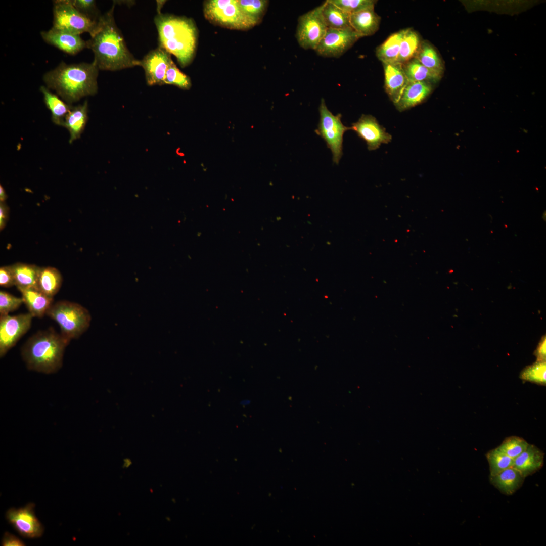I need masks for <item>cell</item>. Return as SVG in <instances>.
I'll use <instances>...</instances> for the list:
<instances>
[{
  "mask_svg": "<svg viewBox=\"0 0 546 546\" xmlns=\"http://www.w3.org/2000/svg\"><path fill=\"white\" fill-rule=\"evenodd\" d=\"M115 3L100 16L95 31L86 41L93 52L99 70L117 71L136 66L138 61L130 52L114 17Z\"/></svg>",
  "mask_w": 546,
  "mask_h": 546,
  "instance_id": "1",
  "label": "cell"
},
{
  "mask_svg": "<svg viewBox=\"0 0 546 546\" xmlns=\"http://www.w3.org/2000/svg\"><path fill=\"white\" fill-rule=\"evenodd\" d=\"M99 70L94 61L70 64L62 62L43 75V81L46 87L72 105L85 96L97 93Z\"/></svg>",
  "mask_w": 546,
  "mask_h": 546,
  "instance_id": "2",
  "label": "cell"
},
{
  "mask_svg": "<svg viewBox=\"0 0 546 546\" xmlns=\"http://www.w3.org/2000/svg\"><path fill=\"white\" fill-rule=\"evenodd\" d=\"M159 46L173 55L182 67L188 65L195 54L197 30L193 20L158 13L154 18Z\"/></svg>",
  "mask_w": 546,
  "mask_h": 546,
  "instance_id": "3",
  "label": "cell"
},
{
  "mask_svg": "<svg viewBox=\"0 0 546 546\" xmlns=\"http://www.w3.org/2000/svg\"><path fill=\"white\" fill-rule=\"evenodd\" d=\"M70 341L53 329L37 332L21 348L27 368L46 374H54L62 366L66 347Z\"/></svg>",
  "mask_w": 546,
  "mask_h": 546,
  "instance_id": "4",
  "label": "cell"
},
{
  "mask_svg": "<svg viewBox=\"0 0 546 546\" xmlns=\"http://www.w3.org/2000/svg\"><path fill=\"white\" fill-rule=\"evenodd\" d=\"M46 314L59 325L61 334L70 341L78 338L88 328L90 314L79 304L59 301L51 305Z\"/></svg>",
  "mask_w": 546,
  "mask_h": 546,
  "instance_id": "5",
  "label": "cell"
},
{
  "mask_svg": "<svg viewBox=\"0 0 546 546\" xmlns=\"http://www.w3.org/2000/svg\"><path fill=\"white\" fill-rule=\"evenodd\" d=\"M204 14L210 22L231 29L247 30L259 23L245 14L236 0L206 1Z\"/></svg>",
  "mask_w": 546,
  "mask_h": 546,
  "instance_id": "6",
  "label": "cell"
},
{
  "mask_svg": "<svg viewBox=\"0 0 546 546\" xmlns=\"http://www.w3.org/2000/svg\"><path fill=\"white\" fill-rule=\"evenodd\" d=\"M53 26L52 27L80 35L88 32L90 35L95 31L98 21L79 12L71 0H57L53 2Z\"/></svg>",
  "mask_w": 546,
  "mask_h": 546,
  "instance_id": "7",
  "label": "cell"
},
{
  "mask_svg": "<svg viewBox=\"0 0 546 546\" xmlns=\"http://www.w3.org/2000/svg\"><path fill=\"white\" fill-rule=\"evenodd\" d=\"M319 113L320 121L315 132L325 141L332 153L333 161L338 164L343 155L344 133L350 128L343 124L341 114L334 115L329 110L323 99L319 106Z\"/></svg>",
  "mask_w": 546,
  "mask_h": 546,
  "instance_id": "8",
  "label": "cell"
},
{
  "mask_svg": "<svg viewBox=\"0 0 546 546\" xmlns=\"http://www.w3.org/2000/svg\"><path fill=\"white\" fill-rule=\"evenodd\" d=\"M327 29L320 6L299 17L296 37L302 48L315 50Z\"/></svg>",
  "mask_w": 546,
  "mask_h": 546,
  "instance_id": "9",
  "label": "cell"
},
{
  "mask_svg": "<svg viewBox=\"0 0 546 546\" xmlns=\"http://www.w3.org/2000/svg\"><path fill=\"white\" fill-rule=\"evenodd\" d=\"M33 317L29 312L0 315V356L3 357L28 331Z\"/></svg>",
  "mask_w": 546,
  "mask_h": 546,
  "instance_id": "10",
  "label": "cell"
},
{
  "mask_svg": "<svg viewBox=\"0 0 546 546\" xmlns=\"http://www.w3.org/2000/svg\"><path fill=\"white\" fill-rule=\"evenodd\" d=\"M35 504L29 503L19 508H11L6 513L7 521L22 537L36 538L41 537L44 527L34 512Z\"/></svg>",
  "mask_w": 546,
  "mask_h": 546,
  "instance_id": "11",
  "label": "cell"
},
{
  "mask_svg": "<svg viewBox=\"0 0 546 546\" xmlns=\"http://www.w3.org/2000/svg\"><path fill=\"white\" fill-rule=\"evenodd\" d=\"M360 38L351 27L342 29L328 28L315 51L323 57L338 58Z\"/></svg>",
  "mask_w": 546,
  "mask_h": 546,
  "instance_id": "12",
  "label": "cell"
},
{
  "mask_svg": "<svg viewBox=\"0 0 546 546\" xmlns=\"http://www.w3.org/2000/svg\"><path fill=\"white\" fill-rule=\"evenodd\" d=\"M171 60V55L159 47L150 51L142 60H138L136 65L144 69L148 85H163Z\"/></svg>",
  "mask_w": 546,
  "mask_h": 546,
  "instance_id": "13",
  "label": "cell"
},
{
  "mask_svg": "<svg viewBox=\"0 0 546 546\" xmlns=\"http://www.w3.org/2000/svg\"><path fill=\"white\" fill-rule=\"evenodd\" d=\"M350 128L366 141L370 151L378 149L381 144H388L392 140L391 135L370 115H362Z\"/></svg>",
  "mask_w": 546,
  "mask_h": 546,
  "instance_id": "14",
  "label": "cell"
},
{
  "mask_svg": "<svg viewBox=\"0 0 546 546\" xmlns=\"http://www.w3.org/2000/svg\"><path fill=\"white\" fill-rule=\"evenodd\" d=\"M40 35L46 43L70 55H75L86 48V42L80 35L53 27L41 32Z\"/></svg>",
  "mask_w": 546,
  "mask_h": 546,
  "instance_id": "15",
  "label": "cell"
},
{
  "mask_svg": "<svg viewBox=\"0 0 546 546\" xmlns=\"http://www.w3.org/2000/svg\"><path fill=\"white\" fill-rule=\"evenodd\" d=\"M385 76V89L395 104L399 100L409 80L402 64L398 63L383 64Z\"/></svg>",
  "mask_w": 546,
  "mask_h": 546,
  "instance_id": "16",
  "label": "cell"
},
{
  "mask_svg": "<svg viewBox=\"0 0 546 546\" xmlns=\"http://www.w3.org/2000/svg\"><path fill=\"white\" fill-rule=\"evenodd\" d=\"M432 89V84L429 82H409L399 100L394 105L398 111L402 112L422 103Z\"/></svg>",
  "mask_w": 546,
  "mask_h": 546,
  "instance_id": "17",
  "label": "cell"
},
{
  "mask_svg": "<svg viewBox=\"0 0 546 546\" xmlns=\"http://www.w3.org/2000/svg\"><path fill=\"white\" fill-rule=\"evenodd\" d=\"M544 454L537 446L529 444L526 449L514 460L512 467L525 478L539 470L544 463Z\"/></svg>",
  "mask_w": 546,
  "mask_h": 546,
  "instance_id": "18",
  "label": "cell"
},
{
  "mask_svg": "<svg viewBox=\"0 0 546 546\" xmlns=\"http://www.w3.org/2000/svg\"><path fill=\"white\" fill-rule=\"evenodd\" d=\"M381 18L374 8L366 9L350 14L349 22L352 29L361 37L373 35L379 29Z\"/></svg>",
  "mask_w": 546,
  "mask_h": 546,
  "instance_id": "19",
  "label": "cell"
},
{
  "mask_svg": "<svg viewBox=\"0 0 546 546\" xmlns=\"http://www.w3.org/2000/svg\"><path fill=\"white\" fill-rule=\"evenodd\" d=\"M22 298L33 317H42L53 304V298L48 296L35 287L18 289Z\"/></svg>",
  "mask_w": 546,
  "mask_h": 546,
  "instance_id": "20",
  "label": "cell"
},
{
  "mask_svg": "<svg viewBox=\"0 0 546 546\" xmlns=\"http://www.w3.org/2000/svg\"><path fill=\"white\" fill-rule=\"evenodd\" d=\"M88 103L85 101L82 104L72 106L66 116L63 126L69 131V143L78 139L82 133L87 121Z\"/></svg>",
  "mask_w": 546,
  "mask_h": 546,
  "instance_id": "21",
  "label": "cell"
},
{
  "mask_svg": "<svg viewBox=\"0 0 546 546\" xmlns=\"http://www.w3.org/2000/svg\"><path fill=\"white\" fill-rule=\"evenodd\" d=\"M525 477L516 469L510 467L489 476L490 483L502 493L511 495L523 485Z\"/></svg>",
  "mask_w": 546,
  "mask_h": 546,
  "instance_id": "22",
  "label": "cell"
},
{
  "mask_svg": "<svg viewBox=\"0 0 546 546\" xmlns=\"http://www.w3.org/2000/svg\"><path fill=\"white\" fill-rule=\"evenodd\" d=\"M40 91L43 95L47 107L51 112L52 121L55 124L63 126L65 117L73 106L65 102L44 85L40 86Z\"/></svg>",
  "mask_w": 546,
  "mask_h": 546,
  "instance_id": "23",
  "label": "cell"
},
{
  "mask_svg": "<svg viewBox=\"0 0 546 546\" xmlns=\"http://www.w3.org/2000/svg\"><path fill=\"white\" fill-rule=\"evenodd\" d=\"M62 283V275L56 268L42 267L40 268L35 287L48 296L53 298L60 290Z\"/></svg>",
  "mask_w": 546,
  "mask_h": 546,
  "instance_id": "24",
  "label": "cell"
},
{
  "mask_svg": "<svg viewBox=\"0 0 546 546\" xmlns=\"http://www.w3.org/2000/svg\"><path fill=\"white\" fill-rule=\"evenodd\" d=\"M323 19L328 28L342 29L351 27L350 14L344 12L330 0L320 6Z\"/></svg>",
  "mask_w": 546,
  "mask_h": 546,
  "instance_id": "25",
  "label": "cell"
},
{
  "mask_svg": "<svg viewBox=\"0 0 546 546\" xmlns=\"http://www.w3.org/2000/svg\"><path fill=\"white\" fill-rule=\"evenodd\" d=\"M402 66L409 82L424 81L432 84L439 81L443 75L425 67L415 58Z\"/></svg>",
  "mask_w": 546,
  "mask_h": 546,
  "instance_id": "26",
  "label": "cell"
},
{
  "mask_svg": "<svg viewBox=\"0 0 546 546\" xmlns=\"http://www.w3.org/2000/svg\"><path fill=\"white\" fill-rule=\"evenodd\" d=\"M15 285L17 289L35 287L40 267L35 264L17 262L11 265Z\"/></svg>",
  "mask_w": 546,
  "mask_h": 546,
  "instance_id": "27",
  "label": "cell"
},
{
  "mask_svg": "<svg viewBox=\"0 0 546 546\" xmlns=\"http://www.w3.org/2000/svg\"><path fill=\"white\" fill-rule=\"evenodd\" d=\"M405 29L390 35L376 49V56L383 64L396 63L399 56L401 40Z\"/></svg>",
  "mask_w": 546,
  "mask_h": 546,
  "instance_id": "28",
  "label": "cell"
},
{
  "mask_svg": "<svg viewBox=\"0 0 546 546\" xmlns=\"http://www.w3.org/2000/svg\"><path fill=\"white\" fill-rule=\"evenodd\" d=\"M425 67L443 74L444 65L435 48L427 41H421L414 58Z\"/></svg>",
  "mask_w": 546,
  "mask_h": 546,
  "instance_id": "29",
  "label": "cell"
},
{
  "mask_svg": "<svg viewBox=\"0 0 546 546\" xmlns=\"http://www.w3.org/2000/svg\"><path fill=\"white\" fill-rule=\"evenodd\" d=\"M421 42L419 35L415 31L411 28L405 29L400 43L397 63L403 64L414 58Z\"/></svg>",
  "mask_w": 546,
  "mask_h": 546,
  "instance_id": "30",
  "label": "cell"
},
{
  "mask_svg": "<svg viewBox=\"0 0 546 546\" xmlns=\"http://www.w3.org/2000/svg\"><path fill=\"white\" fill-rule=\"evenodd\" d=\"M486 457L489 466V476H494L506 469L512 467L514 464V459L497 447L488 451Z\"/></svg>",
  "mask_w": 546,
  "mask_h": 546,
  "instance_id": "31",
  "label": "cell"
},
{
  "mask_svg": "<svg viewBox=\"0 0 546 546\" xmlns=\"http://www.w3.org/2000/svg\"><path fill=\"white\" fill-rule=\"evenodd\" d=\"M545 374V361H536L522 370L520 375V378L525 381L545 386L546 384Z\"/></svg>",
  "mask_w": 546,
  "mask_h": 546,
  "instance_id": "32",
  "label": "cell"
},
{
  "mask_svg": "<svg viewBox=\"0 0 546 546\" xmlns=\"http://www.w3.org/2000/svg\"><path fill=\"white\" fill-rule=\"evenodd\" d=\"M241 10L246 15L260 22L266 11L268 1L265 0H236Z\"/></svg>",
  "mask_w": 546,
  "mask_h": 546,
  "instance_id": "33",
  "label": "cell"
},
{
  "mask_svg": "<svg viewBox=\"0 0 546 546\" xmlns=\"http://www.w3.org/2000/svg\"><path fill=\"white\" fill-rule=\"evenodd\" d=\"M163 83L174 85L184 89H189L191 86L189 77L180 71L172 60L166 70Z\"/></svg>",
  "mask_w": 546,
  "mask_h": 546,
  "instance_id": "34",
  "label": "cell"
},
{
  "mask_svg": "<svg viewBox=\"0 0 546 546\" xmlns=\"http://www.w3.org/2000/svg\"><path fill=\"white\" fill-rule=\"evenodd\" d=\"M529 443L523 438L511 436L506 438L497 448L513 459L524 451Z\"/></svg>",
  "mask_w": 546,
  "mask_h": 546,
  "instance_id": "35",
  "label": "cell"
},
{
  "mask_svg": "<svg viewBox=\"0 0 546 546\" xmlns=\"http://www.w3.org/2000/svg\"><path fill=\"white\" fill-rule=\"evenodd\" d=\"M332 3L349 14L374 8L376 1L373 0H330Z\"/></svg>",
  "mask_w": 546,
  "mask_h": 546,
  "instance_id": "36",
  "label": "cell"
},
{
  "mask_svg": "<svg viewBox=\"0 0 546 546\" xmlns=\"http://www.w3.org/2000/svg\"><path fill=\"white\" fill-rule=\"evenodd\" d=\"M23 303L22 298L17 297L4 291H0V315L9 314Z\"/></svg>",
  "mask_w": 546,
  "mask_h": 546,
  "instance_id": "37",
  "label": "cell"
},
{
  "mask_svg": "<svg viewBox=\"0 0 546 546\" xmlns=\"http://www.w3.org/2000/svg\"><path fill=\"white\" fill-rule=\"evenodd\" d=\"M73 6L81 13L92 19L98 21L101 16L99 14L96 1L94 0H71Z\"/></svg>",
  "mask_w": 546,
  "mask_h": 546,
  "instance_id": "38",
  "label": "cell"
},
{
  "mask_svg": "<svg viewBox=\"0 0 546 546\" xmlns=\"http://www.w3.org/2000/svg\"><path fill=\"white\" fill-rule=\"evenodd\" d=\"M0 285L5 288L15 285L14 276L10 265L1 267Z\"/></svg>",
  "mask_w": 546,
  "mask_h": 546,
  "instance_id": "39",
  "label": "cell"
},
{
  "mask_svg": "<svg viewBox=\"0 0 546 546\" xmlns=\"http://www.w3.org/2000/svg\"><path fill=\"white\" fill-rule=\"evenodd\" d=\"M1 544L3 546H23L25 543L18 537L5 532L3 534Z\"/></svg>",
  "mask_w": 546,
  "mask_h": 546,
  "instance_id": "40",
  "label": "cell"
},
{
  "mask_svg": "<svg viewBox=\"0 0 546 546\" xmlns=\"http://www.w3.org/2000/svg\"><path fill=\"white\" fill-rule=\"evenodd\" d=\"M9 208L5 202H0V230L6 226L9 219Z\"/></svg>",
  "mask_w": 546,
  "mask_h": 546,
  "instance_id": "41",
  "label": "cell"
},
{
  "mask_svg": "<svg viewBox=\"0 0 546 546\" xmlns=\"http://www.w3.org/2000/svg\"><path fill=\"white\" fill-rule=\"evenodd\" d=\"M545 337H543L534 352L536 357V361H545Z\"/></svg>",
  "mask_w": 546,
  "mask_h": 546,
  "instance_id": "42",
  "label": "cell"
},
{
  "mask_svg": "<svg viewBox=\"0 0 546 546\" xmlns=\"http://www.w3.org/2000/svg\"><path fill=\"white\" fill-rule=\"evenodd\" d=\"M7 195L3 187L0 186V202H5Z\"/></svg>",
  "mask_w": 546,
  "mask_h": 546,
  "instance_id": "43",
  "label": "cell"
}]
</instances>
